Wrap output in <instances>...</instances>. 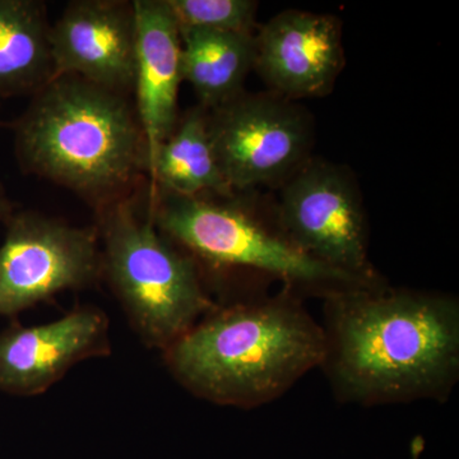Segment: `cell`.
<instances>
[{"label":"cell","instance_id":"15","mask_svg":"<svg viewBox=\"0 0 459 459\" xmlns=\"http://www.w3.org/2000/svg\"><path fill=\"white\" fill-rule=\"evenodd\" d=\"M148 172L152 186L184 197H205L212 193L229 198L232 195L217 164L208 133L207 110L202 107L178 119Z\"/></svg>","mask_w":459,"mask_h":459},{"label":"cell","instance_id":"17","mask_svg":"<svg viewBox=\"0 0 459 459\" xmlns=\"http://www.w3.org/2000/svg\"><path fill=\"white\" fill-rule=\"evenodd\" d=\"M12 216V204L0 186V220H8Z\"/></svg>","mask_w":459,"mask_h":459},{"label":"cell","instance_id":"13","mask_svg":"<svg viewBox=\"0 0 459 459\" xmlns=\"http://www.w3.org/2000/svg\"><path fill=\"white\" fill-rule=\"evenodd\" d=\"M183 81L197 93L205 110L243 92L255 65V33L180 29Z\"/></svg>","mask_w":459,"mask_h":459},{"label":"cell","instance_id":"4","mask_svg":"<svg viewBox=\"0 0 459 459\" xmlns=\"http://www.w3.org/2000/svg\"><path fill=\"white\" fill-rule=\"evenodd\" d=\"M100 223L102 267L144 342L168 349L217 307L197 259L162 235L150 212L119 199L102 207Z\"/></svg>","mask_w":459,"mask_h":459},{"label":"cell","instance_id":"14","mask_svg":"<svg viewBox=\"0 0 459 459\" xmlns=\"http://www.w3.org/2000/svg\"><path fill=\"white\" fill-rule=\"evenodd\" d=\"M50 25L35 0H0V96L35 93L54 78Z\"/></svg>","mask_w":459,"mask_h":459},{"label":"cell","instance_id":"3","mask_svg":"<svg viewBox=\"0 0 459 459\" xmlns=\"http://www.w3.org/2000/svg\"><path fill=\"white\" fill-rule=\"evenodd\" d=\"M23 171L105 207L147 171V150L128 95L74 75L53 78L33 93L13 123Z\"/></svg>","mask_w":459,"mask_h":459},{"label":"cell","instance_id":"1","mask_svg":"<svg viewBox=\"0 0 459 459\" xmlns=\"http://www.w3.org/2000/svg\"><path fill=\"white\" fill-rule=\"evenodd\" d=\"M325 371L341 403L451 397L459 380V301L385 281L323 298Z\"/></svg>","mask_w":459,"mask_h":459},{"label":"cell","instance_id":"6","mask_svg":"<svg viewBox=\"0 0 459 459\" xmlns=\"http://www.w3.org/2000/svg\"><path fill=\"white\" fill-rule=\"evenodd\" d=\"M276 229L303 255L367 283L383 281L369 259L360 192L341 166L307 161L287 178Z\"/></svg>","mask_w":459,"mask_h":459},{"label":"cell","instance_id":"11","mask_svg":"<svg viewBox=\"0 0 459 459\" xmlns=\"http://www.w3.org/2000/svg\"><path fill=\"white\" fill-rule=\"evenodd\" d=\"M108 320L96 307H80L62 318L0 333V389L36 395L56 385L78 362L105 355Z\"/></svg>","mask_w":459,"mask_h":459},{"label":"cell","instance_id":"16","mask_svg":"<svg viewBox=\"0 0 459 459\" xmlns=\"http://www.w3.org/2000/svg\"><path fill=\"white\" fill-rule=\"evenodd\" d=\"M180 29L255 33L253 0H166Z\"/></svg>","mask_w":459,"mask_h":459},{"label":"cell","instance_id":"9","mask_svg":"<svg viewBox=\"0 0 459 459\" xmlns=\"http://www.w3.org/2000/svg\"><path fill=\"white\" fill-rule=\"evenodd\" d=\"M54 78L74 75L104 89L134 87L137 25L133 2L75 0L50 26Z\"/></svg>","mask_w":459,"mask_h":459},{"label":"cell","instance_id":"7","mask_svg":"<svg viewBox=\"0 0 459 459\" xmlns=\"http://www.w3.org/2000/svg\"><path fill=\"white\" fill-rule=\"evenodd\" d=\"M217 164L232 192L294 174L312 146V122L300 107L276 93L241 92L207 110Z\"/></svg>","mask_w":459,"mask_h":459},{"label":"cell","instance_id":"12","mask_svg":"<svg viewBox=\"0 0 459 459\" xmlns=\"http://www.w3.org/2000/svg\"><path fill=\"white\" fill-rule=\"evenodd\" d=\"M137 25L135 113L147 150V171L174 131L183 82L179 25L166 0H134Z\"/></svg>","mask_w":459,"mask_h":459},{"label":"cell","instance_id":"10","mask_svg":"<svg viewBox=\"0 0 459 459\" xmlns=\"http://www.w3.org/2000/svg\"><path fill=\"white\" fill-rule=\"evenodd\" d=\"M343 60L342 26L333 14L289 9L255 33V69L290 101L331 92Z\"/></svg>","mask_w":459,"mask_h":459},{"label":"cell","instance_id":"5","mask_svg":"<svg viewBox=\"0 0 459 459\" xmlns=\"http://www.w3.org/2000/svg\"><path fill=\"white\" fill-rule=\"evenodd\" d=\"M151 219L169 240L214 268L255 272L286 287L325 298L338 290L374 285L332 270L296 249L246 208L184 197L152 186ZM377 283V282H376Z\"/></svg>","mask_w":459,"mask_h":459},{"label":"cell","instance_id":"2","mask_svg":"<svg viewBox=\"0 0 459 459\" xmlns=\"http://www.w3.org/2000/svg\"><path fill=\"white\" fill-rule=\"evenodd\" d=\"M175 379L220 406L255 409L276 401L325 355L322 325L301 295L279 294L217 305L164 350Z\"/></svg>","mask_w":459,"mask_h":459},{"label":"cell","instance_id":"8","mask_svg":"<svg viewBox=\"0 0 459 459\" xmlns=\"http://www.w3.org/2000/svg\"><path fill=\"white\" fill-rule=\"evenodd\" d=\"M101 267L98 229L75 228L39 213L12 214L0 246V316L87 286Z\"/></svg>","mask_w":459,"mask_h":459}]
</instances>
